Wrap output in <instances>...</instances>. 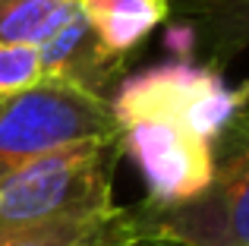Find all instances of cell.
Wrapping results in <instances>:
<instances>
[{"label":"cell","mask_w":249,"mask_h":246,"mask_svg":"<svg viewBox=\"0 0 249 246\" xmlns=\"http://www.w3.org/2000/svg\"><path fill=\"white\" fill-rule=\"evenodd\" d=\"M117 142L54 148L0 177V237L114 209Z\"/></svg>","instance_id":"6da1fadb"},{"label":"cell","mask_w":249,"mask_h":246,"mask_svg":"<svg viewBox=\"0 0 249 246\" xmlns=\"http://www.w3.org/2000/svg\"><path fill=\"white\" fill-rule=\"evenodd\" d=\"M214 167L202 193L177 205H133L145 246H249V111L212 142Z\"/></svg>","instance_id":"7a4b0ae2"},{"label":"cell","mask_w":249,"mask_h":246,"mask_svg":"<svg viewBox=\"0 0 249 246\" xmlns=\"http://www.w3.org/2000/svg\"><path fill=\"white\" fill-rule=\"evenodd\" d=\"M107 105L117 133L133 123L161 120L214 142L221 129L249 107V82L227 86L218 67L177 57L123 76Z\"/></svg>","instance_id":"3957f363"},{"label":"cell","mask_w":249,"mask_h":246,"mask_svg":"<svg viewBox=\"0 0 249 246\" xmlns=\"http://www.w3.org/2000/svg\"><path fill=\"white\" fill-rule=\"evenodd\" d=\"M82 142H117L107 98L54 82L0 95V177L38 155Z\"/></svg>","instance_id":"277c9868"},{"label":"cell","mask_w":249,"mask_h":246,"mask_svg":"<svg viewBox=\"0 0 249 246\" xmlns=\"http://www.w3.org/2000/svg\"><path fill=\"white\" fill-rule=\"evenodd\" d=\"M120 155L133 158L148 186L152 205H177L202 193L212 180L214 148L205 136L177 123L145 120L117 133Z\"/></svg>","instance_id":"5b68a950"},{"label":"cell","mask_w":249,"mask_h":246,"mask_svg":"<svg viewBox=\"0 0 249 246\" xmlns=\"http://www.w3.org/2000/svg\"><path fill=\"white\" fill-rule=\"evenodd\" d=\"M35 54L44 82L79 88L95 98H110L126 73V60L114 57L101 44L79 3L41 44H35Z\"/></svg>","instance_id":"8992f818"},{"label":"cell","mask_w":249,"mask_h":246,"mask_svg":"<svg viewBox=\"0 0 249 246\" xmlns=\"http://www.w3.org/2000/svg\"><path fill=\"white\" fill-rule=\"evenodd\" d=\"M167 19L164 44L180 60L202 54L208 67H224L249 48V0H174Z\"/></svg>","instance_id":"52a82bcc"},{"label":"cell","mask_w":249,"mask_h":246,"mask_svg":"<svg viewBox=\"0 0 249 246\" xmlns=\"http://www.w3.org/2000/svg\"><path fill=\"white\" fill-rule=\"evenodd\" d=\"M174 0H79L95 35L114 57L126 60L158 25L167 22Z\"/></svg>","instance_id":"ba28073f"},{"label":"cell","mask_w":249,"mask_h":246,"mask_svg":"<svg viewBox=\"0 0 249 246\" xmlns=\"http://www.w3.org/2000/svg\"><path fill=\"white\" fill-rule=\"evenodd\" d=\"M79 0H0V41L41 44Z\"/></svg>","instance_id":"9c48e42d"},{"label":"cell","mask_w":249,"mask_h":246,"mask_svg":"<svg viewBox=\"0 0 249 246\" xmlns=\"http://www.w3.org/2000/svg\"><path fill=\"white\" fill-rule=\"evenodd\" d=\"M41 79V63L35 48L29 44H6L0 41V95H16L35 88Z\"/></svg>","instance_id":"30bf717a"},{"label":"cell","mask_w":249,"mask_h":246,"mask_svg":"<svg viewBox=\"0 0 249 246\" xmlns=\"http://www.w3.org/2000/svg\"><path fill=\"white\" fill-rule=\"evenodd\" d=\"M70 246H145L142 243V234L136 228L133 209H114L107 215L98 218V224L91 230H85L79 240H73Z\"/></svg>","instance_id":"8fae6325"},{"label":"cell","mask_w":249,"mask_h":246,"mask_svg":"<svg viewBox=\"0 0 249 246\" xmlns=\"http://www.w3.org/2000/svg\"><path fill=\"white\" fill-rule=\"evenodd\" d=\"M107 215V211H104ZM101 215L91 218H67V221H54V224H41L32 230H19V234H3L0 246H70L73 240H79L85 230H91L98 224Z\"/></svg>","instance_id":"7c38bea8"}]
</instances>
